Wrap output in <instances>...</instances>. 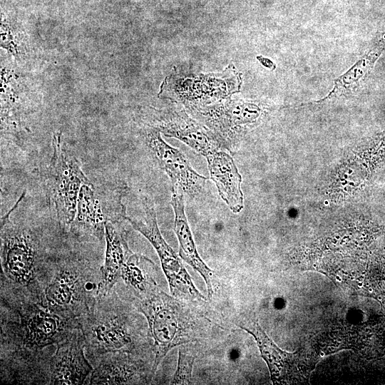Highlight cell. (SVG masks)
Wrapping results in <instances>:
<instances>
[{"mask_svg": "<svg viewBox=\"0 0 385 385\" xmlns=\"http://www.w3.org/2000/svg\"><path fill=\"white\" fill-rule=\"evenodd\" d=\"M78 328V319L40 303L1 301V366L42 365L49 361L56 346Z\"/></svg>", "mask_w": 385, "mask_h": 385, "instance_id": "6da1fadb", "label": "cell"}, {"mask_svg": "<svg viewBox=\"0 0 385 385\" xmlns=\"http://www.w3.org/2000/svg\"><path fill=\"white\" fill-rule=\"evenodd\" d=\"M10 214L1 221V299L40 303L43 284L56 259L46 256L36 230L14 222Z\"/></svg>", "mask_w": 385, "mask_h": 385, "instance_id": "7a4b0ae2", "label": "cell"}, {"mask_svg": "<svg viewBox=\"0 0 385 385\" xmlns=\"http://www.w3.org/2000/svg\"><path fill=\"white\" fill-rule=\"evenodd\" d=\"M89 361L106 353L144 348L135 316L114 288L97 296L90 310L78 318Z\"/></svg>", "mask_w": 385, "mask_h": 385, "instance_id": "3957f363", "label": "cell"}, {"mask_svg": "<svg viewBox=\"0 0 385 385\" xmlns=\"http://www.w3.org/2000/svg\"><path fill=\"white\" fill-rule=\"evenodd\" d=\"M136 309L145 317L148 335L154 353L153 373L174 347L195 340L197 337V323L190 309L164 292L158 285L133 299Z\"/></svg>", "mask_w": 385, "mask_h": 385, "instance_id": "277c9868", "label": "cell"}, {"mask_svg": "<svg viewBox=\"0 0 385 385\" xmlns=\"http://www.w3.org/2000/svg\"><path fill=\"white\" fill-rule=\"evenodd\" d=\"M101 267L78 258L56 259L42 287L40 304L78 319L90 310L96 299Z\"/></svg>", "mask_w": 385, "mask_h": 385, "instance_id": "5b68a950", "label": "cell"}, {"mask_svg": "<svg viewBox=\"0 0 385 385\" xmlns=\"http://www.w3.org/2000/svg\"><path fill=\"white\" fill-rule=\"evenodd\" d=\"M53 154L45 177L48 202L54 209L59 226L66 231L75 217L80 190L90 183L81 163L65 147L61 133L52 139Z\"/></svg>", "mask_w": 385, "mask_h": 385, "instance_id": "8992f818", "label": "cell"}, {"mask_svg": "<svg viewBox=\"0 0 385 385\" xmlns=\"http://www.w3.org/2000/svg\"><path fill=\"white\" fill-rule=\"evenodd\" d=\"M125 187L96 188L83 184L80 190L75 217L70 231L80 242L102 241L108 222H120L125 220V207L122 197Z\"/></svg>", "mask_w": 385, "mask_h": 385, "instance_id": "52a82bcc", "label": "cell"}, {"mask_svg": "<svg viewBox=\"0 0 385 385\" xmlns=\"http://www.w3.org/2000/svg\"><path fill=\"white\" fill-rule=\"evenodd\" d=\"M125 220L155 248L172 294L184 301H204V297L195 287L182 261L163 239L158 228L156 212L152 201L145 198L140 214L131 217L126 215Z\"/></svg>", "mask_w": 385, "mask_h": 385, "instance_id": "ba28073f", "label": "cell"}, {"mask_svg": "<svg viewBox=\"0 0 385 385\" xmlns=\"http://www.w3.org/2000/svg\"><path fill=\"white\" fill-rule=\"evenodd\" d=\"M142 349L116 351L100 355L91 361L93 369L84 384H145L154 374L153 365L140 357Z\"/></svg>", "mask_w": 385, "mask_h": 385, "instance_id": "9c48e42d", "label": "cell"}, {"mask_svg": "<svg viewBox=\"0 0 385 385\" xmlns=\"http://www.w3.org/2000/svg\"><path fill=\"white\" fill-rule=\"evenodd\" d=\"M93 367L85 353V340L76 329L56 348L49 361L48 384H84Z\"/></svg>", "mask_w": 385, "mask_h": 385, "instance_id": "30bf717a", "label": "cell"}, {"mask_svg": "<svg viewBox=\"0 0 385 385\" xmlns=\"http://www.w3.org/2000/svg\"><path fill=\"white\" fill-rule=\"evenodd\" d=\"M147 143L160 167L170 178L173 190L195 196L202 189L207 178L192 169L185 155L166 143L160 131L152 130L147 134Z\"/></svg>", "mask_w": 385, "mask_h": 385, "instance_id": "8fae6325", "label": "cell"}, {"mask_svg": "<svg viewBox=\"0 0 385 385\" xmlns=\"http://www.w3.org/2000/svg\"><path fill=\"white\" fill-rule=\"evenodd\" d=\"M238 326L254 337L261 355L269 367L274 384L289 383L297 379L299 375L298 368L294 365L297 359L294 354L281 350L257 321L246 320Z\"/></svg>", "mask_w": 385, "mask_h": 385, "instance_id": "7c38bea8", "label": "cell"}, {"mask_svg": "<svg viewBox=\"0 0 385 385\" xmlns=\"http://www.w3.org/2000/svg\"><path fill=\"white\" fill-rule=\"evenodd\" d=\"M120 223L108 222L105 225L106 252L101 267L98 295L105 294L115 287L121 277L123 264L132 252L127 242L126 232Z\"/></svg>", "mask_w": 385, "mask_h": 385, "instance_id": "4fadbf2b", "label": "cell"}, {"mask_svg": "<svg viewBox=\"0 0 385 385\" xmlns=\"http://www.w3.org/2000/svg\"><path fill=\"white\" fill-rule=\"evenodd\" d=\"M206 158L210 178L215 183L221 198L233 212H240L243 208L242 177L233 159L229 154L217 150Z\"/></svg>", "mask_w": 385, "mask_h": 385, "instance_id": "5bb4252c", "label": "cell"}, {"mask_svg": "<svg viewBox=\"0 0 385 385\" xmlns=\"http://www.w3.org/2000/svg\"><path fill=\"white\" fill-rule=\"evenodd\" d=\"M170 204L175 213L174 230L179 242V255L185 262L202 276L206 284L208 297H211L214 292L212 287L213 272L203 262L197 252L185 213L183 194L173 190Z\"/></svg>", "mask_w": 385, "mask_h": 385, "instance_id": "9a60e30c", "label": "cell"}, {"mask_svg": "<svg viewBox=\"0 0 385 385\" xmlns=\"http://www.w3.org/2000/svg\"><path fill=\"white\" fill-rule=\"evenodd\" d=\"M155 126L166 136L176 138L207 157L217 150V144L202 126L185 115H160Z\"/></svg>", "mask_w": 385, "mask_h": 385, "instance_id": "2e32d148", "label": "cell"}, {"mask_svg": "<svg viewBox=\"0 0 385 385\" xmlns=\"http://www.w3.org/2000/svg\"><path fill=\"white\" fill-rule=\"evenodd\" d=\"M155 272V264L150 260L131 252L123 264L120 279L135 298L158 285Z\"/></svg>", "mask_w": 385, "mask_h": 385, "instance_id": "e0dca14e", "label": "cell"}, {"mask_svg": "<svg viewBox=\"0 0 385 385\" xmlns=\"http://www.w3.org/2000/svg\"><path fill=\"white\" fill-rule=\"evenodd\" d=\"M385 47V34L346 73L335 80L332 90L324 99L338 97L358 87L370 73Z\"/></svg>", "mask_w": 385, "mask_h": 385, "instance_id": "ac0fdd59", "label": "cell"}, {"mask_svg": "<svg viewBox=\"0 0 385 385\" xmlns=\"http://www.w3.org/2000/svg\"><path fill=\"white\" fill-rule=\"evenodd\" d=\"M259 115L260 110L255 105L231 101L212 110L210 120L214 126L226 133L227 130L254 122Z\"/></svg>", "mask_w": 385, "mask_h": 385, "instance_id": "d6986e66", "label": "cell"}, {"mask_svg": "<svg viewBox=\"0 0 385 385\" xmlns=\"http://www.w3.org/2000/svg\"><path fill=\"white\" fill-rule=\"evenodd\" d=\"M195 356L185 348L178 351L176 371L171 381L172 384H190Z\"/></svg>", "mask_w": 385, "mask_h": 385, "instance_id": "ffe728a7", "label": "cell"}, {"mask_svg": "<svg viewBox=\"0 0 385 385\" xmlns=\"http://www.w3.org/2000/svg\"><path fill=\"white\" fill-rule=\"evenodd\" d=\"M258 58L261 59L260 61L268 68H272V65H274L269 59L264 58L262 57H258Z\"/></svg>", "mask_w": 385, "mask_h": 385, "instance_id": "44dd1931", "label": "cell"}]
</instances>
